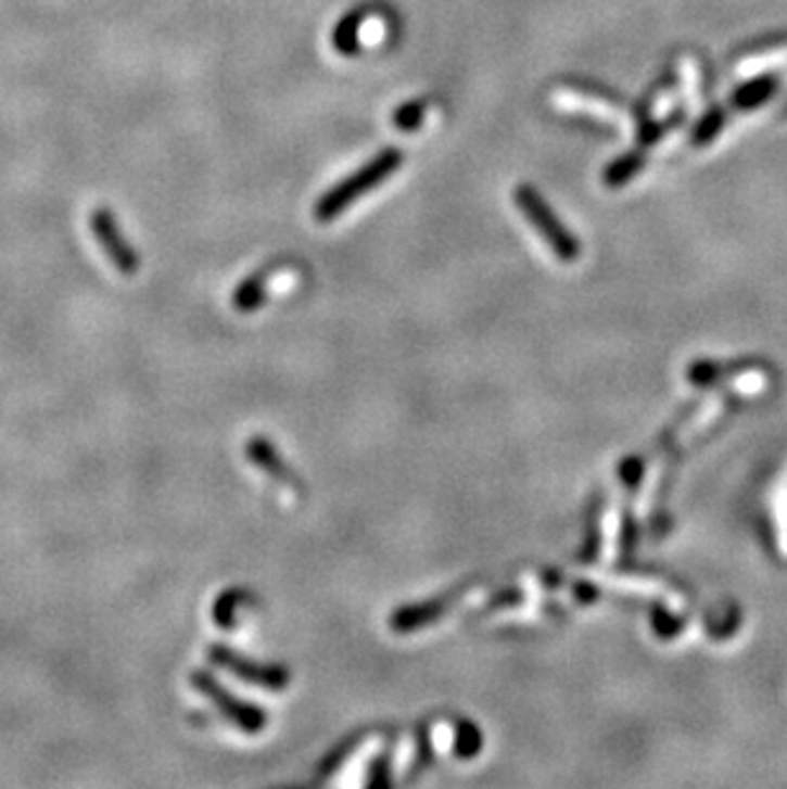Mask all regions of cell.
Returning <instances> with one entry per match:
<instances>
[{
  "label": "cell",
  "instance_id": "cell-14",
  "mask_svg": "<svg viewBox=\"0 0 787 789\" xmlns=\"http://www.w3.org/2000/svg\"><path fill=\"white\" fill-rule=\"evenodd\" d=\"M368 734H371V730H360V734H356V736L351 734L348 738H345V741L341 743V747H335L333 751H330L328 756L322 759V764H320V769H317V777H315V779H317V781H322V779L333 777V774H335L338 769H341V764L345 762V759H348V756L353 754V751H356V749L360 747V743L366 741Z\"/></svg>",
  "mask_w": 787,
  "mask_h": 789
},
{
  "label": "cell",
  "instance_id": "cell-15",
  "mask_svg": "<svg viewBox=\"0 0 787 789\" xmlns=\"http://www.w3.org/2000/svg\"><path fill=\"white\" fill-rule=\"evenodd\" d=\"M424 115H428V100H409V103L399 105L392 115V123L402 133H411L422 126Z\"/></svg>",
  "mask_w": 787,
  "mask_h": 789
},
{
  "label": "cell",
  "instance_id": "cell-11",
  "mask_svg": "<svg viewBox=\"0 0 787 789\" xmlns=\"http://www.w3.org/2000/svg\"><path fill=\"white\" fill-rule=\"evenodd\" d=\"M366 11H348L345 16L338 21L333 31V47L338 54L353 56L360 49V28H364Z\"/></svg>",
  "mask_w": 787,
  "mask_h": 789
},
{
  "label": "cell",
  "instance_id": "cell-12",
  "mask_svg": "<svg viewBox=\"0 0 787 789\" xmlns=\"http://www.w3.org/2000/svg\"><path fill=\"white\" fill-rule=\"evenodd\" d=\"M775 92H777L775 77H757V79H752V82H747L734 92L732 105L739 107V111H754V107L770 103Z\"/></svg>",
  "mask_w": 787,
  "mask_h": 789
},
{
  "label": "cell",
  "instance_id": "cell-2",
  "mask_svg": "<svg viewBox=\"0 0 787 789\" xmlns=\"http://www.w3.org/2000/svg\"><path fill=\"white\" fill-rule=\"evenodd\" d=\"M515 205L522 209V215L526 217V222L543 236V241L547 243L555 256H558L562 264H573V260L581 258L583 245L577 238L570 233V230L562 226L560 217L553 213V207L547 205L543 194L534 190L532 184H519L515 190Z\"/></svg>",
  "mask_w": 787,
  "mask_h": 789
},
{
  "label": "cell",
  "instance_id": "cell-13",
  "mask_svg": "<svg viewBox=\"0 0 787 789\" xmlns=\"http://www.w3.org/2000/svg\"><path fill=\"white\" fill-rule=\"evenodd\" d=\"M455 743H453V754L458 759H473L481 754L483 747V736L481 728L475 723L466 721V718H455Z\"/></svg>",
  "mask_w": 787,
  "mask_h": 789
},
{
  "label": "cell",
  "instance_id": "cell-19",
  "mask_svg": "<svg viewBox=\"0 0 787 789\" xmlns=\"http://www.w3.org/2000/svg\"><path fill=\"white\" fill-rule=\"evenodd\" d=\"M394 781L392 777V751H384L371 762V769H368L366 787H389Z\"/></svg>",
  "mask_w": 787,
  "mask_h": 789
},
{
  "label": "cell",
  "instance_id": "cell-16",
  "mask_svg": "<svg viewBox=\"0 0 787 789\" xmlns=\"http://www.w3.org/2000/svg\"><path fill=\"white\" fill-rule=\"evenodd\" d=\"M724 123H726V115L721 107H713V111L706 113L703 118H700L698 126L693 128V136H690L693 147H706V143H711L721 133Z\"/></svg>",
  "mask_w": 787,
  "mask_h": 789
},
{
  "label": "cell",
  "instance_id": "cell-8",
  "mask_svg": "<svg viewBox=\"0 0 787 789\" xmlns=\"http://www.w3.org/2000/svg\"><path fill=\"white\" fill-rule=\"evenodd\" d=\"M281 269H284V264H271L258 269L256 273H251V277H245L233 292V307L238 313L249 315L256 313L258 307H264L266 294H269V281L274 279V273H279Z\"/></svg>",
  "mask_w": 787,
  "mask_h": 789
},
{
  "label": "cell",
  "instance_id": "cell-18",
  "mask_svg": "<svg viewBox=\"0 0 787 789\" xmlns=\"http://www.w3.org/2000/svg\"><path fill=\"white\" fill-rule=\"evenodd\" d=\"M526 600V593L522 588H504L496 593L494 598L488 600V603H483V608H479V611H473L471 619H486V616H494L496 611H502V608H515L519 603H524Z\"/></svg>",
  "mask_w": 787,
  "mask_h": 789
},
{
  "label": "cell",
  "instance_id": "cell-3",
  "mask_svg": "<svg viewBox=\"0 0 787 789\" xmlns=\"http://www.w3.org/2000/svg\"><path fill=\"white\" fill-rule=\"evenodd\" d=\"M190 683L202 698L211 700V703L218 708L233 726H238V730H243V734H262L266 723H269L262 708L256 703H245V700L238 698V695L228 692L226 687L218 683V677L211 675L207 670H194L190 675Z\"/></svg>",
  "mask_w": 787,
  "mask_h": 789
},
{
  "label": "cell",
  "instance_id": "cell-17",
  "mask_svg": "<svg viewBox=\"0 0 787 789\" xmlns=\"http://www.w3.org/2000/svg\"><path fill=\"white\" fill-rule=\"evenodd\" d=\"M435 762V749H432V741H430V728L422 726L417 728V751H415V762H411L409 772H407V779H417L420 774L428 769V766Z\"/></svg>",
  "mask_w": 787,
  "mask_h": 789
},
{
  "label": "cell",
  "instance_id": "cell-5",
  "mask_svg": "<svg viewBox=\"0 0 787 789\" xmlns=\"http://www.w3.org/2000/svg\"><path fill=\"white\" fill-rule=\"evenodd\" d=\"M475 588H479V581L471 577V581L453 585L450 590L440 593V596H435V598L420 600V603L402 606L399 611H394L392 616H389V628L396 634H411V632H420V628H428L432 621L443 619L450 608L458 606L460 600H464L468 593Z\"/></svg>",
  "mask_w": 787,
  "mask_h": 789
},
{
  "label": "cell",
  "instance_id": "cell-4",
  "mask_svg": "<svg viewBox=\"0 0 787 789\" xmlns=\"http://www.w3.org/2000/svg\"><path fill=\"white\" fill-rule=\"evenodd\" d=\"M207 660H211L215 667L230 672L243 683L262 687V690L281 692L287 690L289 683H292V672H289L284 664H264L256 660H249V657L238 654L236 649L226 647V644H213L207 649Z\"/></svg>",
  "mask_w": 787,
  "mask_h": 789
},
{
  "label": "cell",
  "instance_id": "cell-9",
  "mask_svg": "<svg viewBox=\"0 0 787 789\" xmlns=\"http://www.w3.org/2000/svg\"><path fill=\"white\" fill-rule=\"evenodd\" d=\"M254 600H256L254 593L243 588H230L226 593H220L213 606V621L223 628V632H233L238 624V611H241L243 606L254 603Z\"/></svg>",
  "mask_w": 787,
  "mask_h": 789
},
{
  "label": "cell",
  "instance_id": "cell-10",
  "mask_svg": "<svg viewBox=\"0 0 787 789\" xmlns=\"http://www.w3.org/2000/svg\"><path fill=\"white\" fill-rule=\"evenodd\" d=\"M647 156L642 151H630V154L613 158V162L604 169V184L611 187V190H619V187H626L637 174L645 169Z\"/></svg>",
  "mask_w": 787,
  "mask_h": 789
},
{
  "label": "cell",
  "instance_id": "cell-7",
  "mask_svg": "<svg viewBox=\"0 0 787 789\" xmlns=\"http://www.w3.org/2000/svg\"><path fill=\"white\" fill-rule=\"evenodd\" d=\"M245 458L254 462L262 473L269 475L271 481H277L279 486L294 491V494H300V496L305 494L302 478L287 466L277 447H274L266 437H251L249 443H245Z\"/></svg>",
  "mask_w": 787,
  "mask_h": 789
},
{
  "label": "cell",
  "instance_id": "cell-1",
  "mask_svg": "<svg viewBox=\"0 0 787 789\" xmlns=\"http://www.w3.org/2000/svg\"><path fill=\"white\" fill-rule=\"evenodd\" d=\"M402 164H404L402 149H384L381 154L373 156L371 162L360 166L358 171L345 177L343 182L330 187V190L317 200L315 217L320 222H333L343 209H348L353 202H358L366 192L377 190V187L384 184L392 174L399 171Z\"/></svg>",
  "mask_w": 787,
  "mask_h": 789
},
{
  "label": "cell",
  "instance_id": "cell-6",
  "mask_svg": "<svg viewBox=\"0 0 787 789\" xmlns=\"http://www.w3.org/2000/svg\"><path fill=\"white\" fill-rule=\"evenodd\" d=\"M92 233H96L100 249L105 251V256L111 264L118 269L120 273H126V277H134L136 271H139L141 266V258L139 253H136V249L131 243L126 241L120 233L118 222H115V215L111 213V209L100 207L92 213Z\"/></svg>",
  "mask_w": 787,
  "mask_h": 789
}]
</instances>
